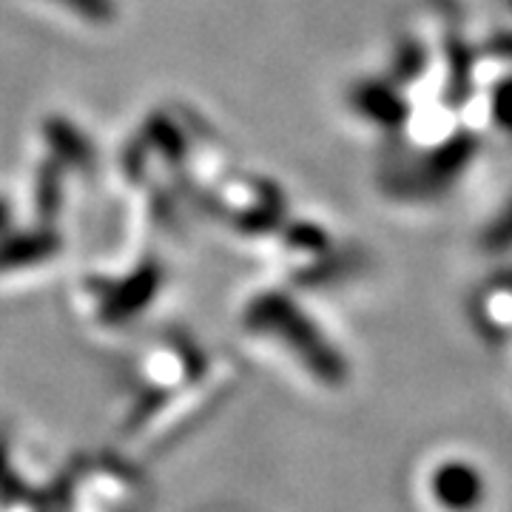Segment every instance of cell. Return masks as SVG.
Instances as JSON below:
<instances>
[{"mask_svg": "<svg viewBox=\"0 0 512 512\" xmlns=\"http://www.w3.org/2000/svg\"><path fill=\"white\" fill-rule=\"evenodd\" d=\"M427 493L444 512H478L487 498V481L478 473L476 464L447 458L430 470Z\"/></svg>", "mask_w": 512, "mask_h": 512, "instance_id": "obj_1", "label": "cell"}]
</instances>
